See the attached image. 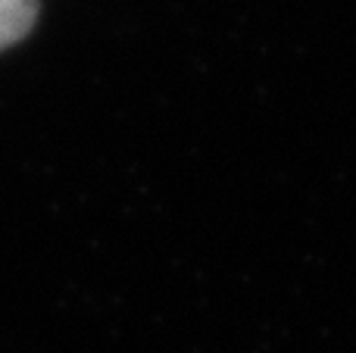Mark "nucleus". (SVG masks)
Here are the masks:
<instances>
[{"instance_id": "nucleus-1", "label": "nucleus", "mask_w": 356, "mask_h": 353, "mask_svg": "<svg viewBox=\"0 0 356 353\" xmlns=\"http://www.w3.org/2000/svg\"><path fill=\"white\" fill-rule=\"evenodd\" d=\"M38 0H0V50L22 41L35 25Z\"/></svg>"}]
</instances>
